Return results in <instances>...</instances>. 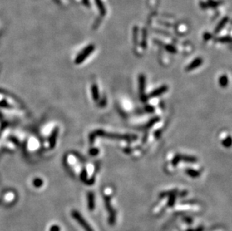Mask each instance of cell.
<instances>
[{
  "mask_svg": "<svg viewBox=\"0 0 232 231\" xmlns=\"http://www.w3.org/2000/svg\"><path fill=\"white\" fill-rule=\"evenodd\" d=\"M96 137H107V138H112V139H117L121 140H135L138 137L136 135H120V134H115V133H109V132H106L103 130H96L92 132L90 135V142L92 143L95 140V138Z\"/></svg>",
  "mask_w": 232,
  "mask_h": 231,
  "instance_id": "6da1fadb",
  "label": "cell"
},
{
  "mask_svg": "<svg viewBox=\"0 0 232 231\" xmlns=\"http://www.w3.org/2000/svg\"><path fill=\"white\" fill-rule=\"evenodd\" d=\"M94 50L95 45H93V44H90V45L87 46L86 47H85L84 49L78 54V56H77V58L75 59V62L76 64H81V63H82L83 61H84L85 59H86V58L94 51Z\"/></svg>",
  "mask_w": 232,
  "mask_h": 231,
  "instance_id": "7a4b0ae2",
  "label": "cell"
},
{
  "mask_svg": "<svg viewBox=\"0 0 232 231\" xmlns=\"http://www.w3.org/2000/svg\"><path fill=\"white\" fill-rule=\"evenodd\" d=\"M72 218H73L75 221H77V223L84 229L85 231H93L92 230V227L89 225V224L86 222V220L83 219V216L81 215L78 212L76 211V210H73V211L72 212Z\"/></svg>",
  "mask_w": 232,
  "mask_h": 231,
  "instance_id": "3957f363",
  "label": "cell"
},
{
  "mask_svg": "<svg viewBox=\"0 0 232 231\" xmlns=\"http://www.w3.org/2000/svg\"><path fill=\"white\" fill-rule=\"evenodd\" d=\"M145 83L146 77L144 74H141L139 75L138 84H139V94H140L141 100L142 101H146L147 100V96L145 95Z\"/></svg>",
  "mask_w": 232,
  "mask_h": 231,
  "instance_id": "277c9868",
  "label": "cell"
},
{
  "mask_svg": "<svg viewBox=\"0 0 232 231\" xmlns=\"http://www.w3.org/2000/svg\"><path fill=\"white\" fill-rule=\"evenodd\" d=\"M168 87L167 85L161 86L159 87V88H157L156 89H155V90L153 91L152 92H150L149 95V98H155V97L161 96V95H162L163 93L166 92L167 91H168Z\"/></svg>",
  "mask_w": 232,
  "mask_h": 231,
  "instance_id": "5b68a950",
  "label": "cell"
},
{
  "mask_svg": "<svg viewBox=\"0 0 232 231\" xmlns=\"http://www.w3.org/2000/svg\"><path fill=\"white\" fill-rule=\"evenodd\" d=\"M202 63H203V59H202L201 58H196V59H195L194 60L190 63V64H189L188 66H187L186 68H185V71H190L196 69L197 68H198V67L201 66Z\"/></svg>",
  "mask_w": 232,
  "mask_h": 231,
  "instance_id": "8992f818",
  "label": "cell"
},
{
  "mask_svg": "<svg viewBox=\"0 0 232 231\" xmlns=\"http://www.w3.org/2000/svg\"><path fill=\"white\" fill-rule=\"evenodd\" d=\"M87 203L90 210H93L95 209V195L92 192L87 194Z\"/></svg>",
  "mask_w": 232,
  "mask_h": 231,
  "instance_id": "52a82bcc",
  "label": "cell"
},
{
  "mask_svg": "<svg viewBox=\"0 0 232 231\" xmlns=\"http://www.w3.org/2000/svg\"><path fill=\"white\" fill-rule=\"evenodd\" d=\"M228 17H224L223 19H222L221 21L219 23L218 25H217V27H216V29H215L214 30V34H218L222 30V29H223L225 26V24L228 23Z\"/></svg>",
  "mask_w": 232,
  "mask_h": 231,
  "instance_id": "ba28073f",
  "label": "cell"
},
{
  "mask_svg": "<svg viewBox=\"0 0 232 231\" xmlns=\"http://www.w3.org/2000/svg\"><path fill=\"white\" fill-rule=\"evenodd\" d=\"M91 92H92V99L96 101L99 99V92H98V89L97 85L96 83H93L92 85V88H91Z\"/></svg>",
  "mask_w": 232,
  "mask_h": 231,
  "instance_id": "9c48e42d",
  "label": "cell"
},
{
  "mask_svg": "<svg viewBox=\"0 0 232 231\" xmlns=\"http://www.w3.org/2000/svg\"><path fill=\"white\" fill-rule=\"evenodd\" d=\"M181 161H184L185 162H188V163H195L198 161V159L194 156L190 155H181Z\"/></svg>",
  "mask_w": 232,
  "mask_h": 231,
  "instance_id": "30bf717a",
  "label": "cell"
},
{
  "mask_svg": "<svg viewBox=\"0 0 232 231\" xmlns=\"http://www.w3.org/2000/svg\"><path fill=\"white\" fill-rule=\"evenodd\" d=\"M185 173H186L189 176H191V177L192 178L198 177V176H200V173L198 172V171L191 168H187L185 170Z\"/></svg>",
  "mask_w": 232,
  "mask_h": 231,
  "instance_id": "8fae6325",
  "label": "cell"
},
{
  "mask_svg": "<svg viewBox=\"0 0 232 231\" xmlns=\"http://www.w3.org/2000/svg\"><path fill=\"white\" fill-rule=\"evenodd\" d=\"M96 2L101 15L105 16V14H106V10H105V6H104V5L102 4V2H101V0H96Z\"/></svg>",
  "mask_w": 232,
  "mask_h": 231,
  "instance_id": "7c38bea8",
  "label": "cell"
},
{
  "mask_svg": "<svg viewBox=\"0 0 232 231\" xmlns=\"http://www.w3.org/2000/svg\"><path fill=\"white\" fill-rule=\"evenodd\" d=\"M219 83L222 87L227 86L228 83V78L227 76L222 75V77H220V79H219Z\"/></svg>",
  "mask_w": 232,
  "mask_h": 231,
  "instance_id": "4fadbf2b",
  "label": "cell"
},
{
  "mask_svg": "<svg viewBox=\"0 0 232 231\" xmlns=\"http://www.w3.org/2000/svg\"><path fill=\"white\" fill-rule=\"evenodd\" d=\"M159 118H158V117H155V118L152 119V120H150L147 124L144 126V129H148V128H151L154 124H155L157 122H159Z\"/></svg>",
  "mask_w": 232,
  "mask_h": 231,
  "instance_id": "5bb4252c",
  "label": "cell"
},
{
  "mask_svg": "<svg viewBox=\"0 0 232 231\" xmlns=\"http://www.w3.org/2000/svg\"><path fill=\"white\" fill-rule=\"evenodd\" d=\"M57 133H58V129H57V128H56V129L54 130V131H53V134H52V136H51V146H52V147L54 146V145H55V143H56V138H57Z\"/></svg>",
  "mask_w": 232,
  "mask_h": 231,
  "instance_id": "9a60e30c",
  "label": "cell"
},
{
  "mask_svg": "<svg viewBox=\"0 0 232 231\" xmlns=\"http://www.w3.org/2000/svg\"><path fill=\"white\" fill-rule=\"evenodd\" d=\"M180 161H181V155H180V154L176 155L175 157H174L173 158V160H172V165H173L174 167H176V166L180 163Z\"/></svg>",
  "mask_w": 232,
  "mask_h": 231,
  "instance_id": "2e32d148",
  "label": "cell"
},
{
  "mask_svg": "<svg viewBox=\"0 0 232 231\" xmlns=\"http://www.w3.org/2000/svg\"><path fill=\"white\" fill-rule=\"evenodd\" d=\"M146 37H147V34L145 29H144L142 33V40H141V46L144 48H146Z\"/></svg>",
  "mask_w": 232,
  "mask_h": 231,
  "instance_id": "e0dca14e",
  "label": "cell"
},
{
  "mask_svg": "<svg viewBox=\"0 0 232 231\" xmlns=\"http://www.w3.org/2000/svg\"><path fill=\"white\" fill-rule=\"evenodd\" d=\"M164 47L166 49L167 51H168L170 53H177V49L176 47L173 45H170V44H168V45H164Z\"/></svg>",
  "mask_w": 232,
  "mask_h": 231,
  "instance_id": "ac0fdd59",
  "label": "cell"
},
{
  "mask_svg": "<svg viewBox=\"0 0 232 231\" xmlns=\"http://www.w3.org/2000/svg\"><path fill=\"white\" fill-rule=\"evenodd\" d=\"M216 42H228V43H231V38H230L229 36H224V37H222V38H216Z\"/></svg>",
  "mask_w": 232,
  "mask_h": 231,
  "instance_id": "d6986e66",
  "label": "cell"
},
{
  "mask_svg": "<svg viewBox=\"0 0 232 231\" xmlns=\"http://www.w3.org/2000/svg\"><path fill=\"white\" fill-rule=\"evenodd\" d=\"M133 42L135 44H137L138 43V27H135L134 30H133Z\"/></svg>",
  "mask_w": 232,
  "mask_h": 231,
  "instance_id": "ffe728a7",
  "label": "cell"
},
{
  "mask_svg": "<svg viewBox=\"0 0 232 231\" xmlns=\"http://www.w3.org/2000/svg\"><path fill=\"white\" fill-rule=\"evenodd\" d=\"M33 185L36 188H39L43 185V181L41 179H36L35 180H33Z\"/></svg>",
  "mask_w": 232,
  "mask_h": 231,
  "instance_id": "44dd1931",
  "label": "cell"
},
{
  "mask_svg": "<svg viewBox=\"0 0 232 231\" xmlns=\"http://www.w3.org/2000/svg\"><path fill=\"white\" fill-rule=\"evenodd\" d=\"M222 144L225 147H230L231 145V137H228V138L225 139L223 141H222Z\"/></svg>",
  "mask_w": 232,
  "mask_h": 231,
  "instance_id": "7402d4cb",
  "label": "cell"
},
{
  "mask_svg": "<svg viewBox=\"0 0 232 231\" xmlns=\"http://www.w3.org/2000/svg\"><path fill=\"white\" fill-rule=\"evenodd\" d=\"M86 177H87V171H86V170L84 168L82 170V172H81V179L83 180V181H86Z\"/></svg>",
  "mask_w": 232,
  "mask_h": 231,
  "instance_id": "603a6c76",
  "label": "cell"
},
{
  "mask_svg": "<svg viewBox=\"0 0 232 231\" xmlns=\"http://www.w3.org/2000/svg\"><path fill=\"white\" fill-rule=\"evenodd\" d=\"M98 153H99V151H98V149H96V148H92L90 150V154L92 156L97 155Z\"/></svg>",
  "mask_w": 232,
  "mask_h": 231,
  "instance_id": "cb8c5ba5",
  "label": "cell"
},
{
  "mask_svg": "<svg viewBox=\"0 0 232 231\" xmlns=\"http://www.w3.org/2000/svg\"><path fill=\"white\" fill-rule=\"evenodd\" d=\"M50 231H60V227L58 225H53V226L51 227Z\"/></svg>",
  "mask_w": 232,
  "mask_h": 231,
  "instance_id": "d4e9b609",
  "label": "cell"
},
{
  "mask_svg": "<svg viewBox=\"0 0 232 231\" xmlns=\"http://www.w3.org/2000/svg\"><path fill=\"white\" fill-rule=\"evenodd\" d=\"M174 201H175V196H174V194H171V195H170V200H169V205H170V206H171L172 205L174 204Z\"/></svg>",
  "mask_w": 232,
  "mask_h": 231,
  "instance_id": "484cf974",
  "label": "cell"
},
{
  "mask_svg": "<svg viewBox=\"0 0 232 231\" xmlns=\"http://www.w3.org/2000/svg\"><path fill=\"white\" fill-rule=\"evenodd\" d=\"M146 111L148 112H153L154 111V109L152 107H150V106H148V107H146Z\"/></svg>",
  "mask_w": 232,
  "mask_h": 231,
  "instance_id": "4316f807",
  "label": "cell"
},
{
  "mask_svg": "<svg viewBox=\"0 0 232 231\" xmlns=\"http://www.w3.org/2000/svg\"><path fill=\"white\" fill-rule=\"evenodd\" d=\"M101 104H101V107H103V106H105V104H106V99H105V98H104V99L102 100V101H101Z\"/></svg>",
  "mask_w": 232,
  "mask_h": 231,
  "instance_id": "83f0119b",
  "label": "cell"
}]
</instances>
